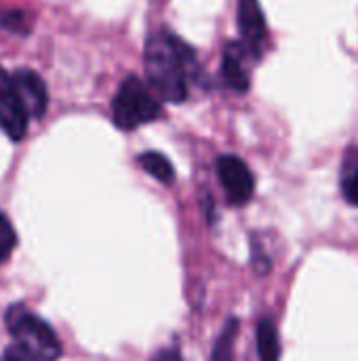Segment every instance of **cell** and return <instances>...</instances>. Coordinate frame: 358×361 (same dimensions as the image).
<instances>
[{
  "label": "cell",
  "instance_id": "obj_1",
  "mask_svg": "<svg viewBox=\"0 0 358 361\" xmlns=\"http://www.w3.org/2000/svg\"><path fill=\"white\" fill-rule=\"evenodd\" d=\"M196 66L192 47L171 32H156L146 44V76L165 102L181 104L188 97L190 70Z\"/></svg>",
  "mask_w": 358,
  "mask_h": 361
},
{
  "label": "cell",
  "instance_id": "obj_2",
  "mask_svg": "<svg viewBox=\"0 0 358 361\" xmlns=\"http://www.w3.org/2000/svg\"><path fill=\"white\" fill-rule=\"evenodd\" d=\"M4 324L15 338V345L34 357L40 361H57L61 357V343L55 330L23 305H13L4 315Z\"/></svg>",
  "mask_w": 358,
  "mask_h": 361
},
{
  "label": "cell",
  "instance_id": "obj_3",
  "mask_svg": "<svg viewBox=\"0 0 358 361\" xmlns=\"http://www.w3.org/2000/svg\"><path fill=\"white\" fill-rule=\"evenodd\" d=\"M160 116V104L152 95L148 82L137 76H127L114 99H112V118L114 125L122 131L137 129L139 125L152 123Z\"/></svg>",
  "mask_w": 358,
  "mask_h": 361
},
{
  "label": "cell",
  "instance_id": "obj_4",
  "mask_svg": "<svg viewBox=\"0 0 358 361\" xmlns=\"http://www.w3.org/2000/svg\"><path fill=\"white\" fill-rule=\"evenodd\" d=\"M215 167H217V178L226 190L228 201L238 207L247 205L255 192V178L249 165L234 154H222Z\"/></svg>",
  "mask_w": 358,
  "mask_h": 361
},
{
  "label": "cell",
  "instance_id": "obj_5",
  "mask_svg": "<svg viewBox=\"0 0 358 361\" xmlns=\"http://www.w3.org/2000/svg\"><path fill=\"white\" fill-rule=\"evenodd\" d=\"M30 114L15 89L11 72L0 68V129L15 142H19L27 131Z\"/></svg>",
  "mask_w": 358,
  "mask_h": 361
},
{
  "label": "cell",
  "instance_id": "obj_6",
  "mask_svg": "<svg viewBox=\"0 0 358 361\" xmlns=\"http://www.w3.org/2000/svg\"><path fill=\"white\" fill-rule=\"evenodd\" d=\"M11 78L15 82V89H17L27 114L34 118L44 116L46 106H49V91H46V85L40 78V74H36L34 70H27V68H19V70L11 72Z\"/></svg>",
  "mask_w": 358,
  "mask_h": 361
},
{
  "label": "cell",
  "instance_id": "obj_7",
  "mask_svg": "<svg viewBox=\"0 0 358 361\" xmlns=\"http://www.w3.org/2000/svg\"><path fill=\"white\" fill-rule=\"evenodd\" d=\"M238 27L243 34V44L260 55V47L268 30L260 0H238Z\"/></svg>",
  "mask_w": 358,
  "mask_h": 361
},
{
  "label": "cell",
  "instance_id": "obj_8",
  "mask_svg": "<svg viewBox=\"0 0 358 361\" xmlns=\"http://www.w3.org/2000/svg\"><path fill=\"white\" fill-rule=\"evenodd\" d=\"M247 55L253 59L260 57L251 49H247L243 42H230L224 51V57H222V76H224L226 85L236 93L249 91V85H251L249 72L245 70V57Z\"/></svg>",
  "mask_w": 358,
  "mask_h": 361
},
{
  "label": "cell",
  "instance_id": "obj_9",
  "mask_svg": "<svg viewBox=\"0 0 358 361\" xmlns=\"http://www.w3.org/2000/svg\"><path fill=\"white\" fill-rule=\"evenodd\" d=\"M340 190L348 205L358 207V146H348L340 165Z\"/></svg>",
  "mask_w": 358,
  "mask_h": 361
},
{
  "label": "cell",
  "instance_id": "obj_10",
  "mask_svg": "<svg viewBox=\"0 0 358 361\" xmlns=\"http://www.w3.org/2000/svg\"><path fill=\"white\" fill-rule=\"evenodd\" d=\"M260 361H281V336L270 317H262L255 330Z\"/></svg>",
  "mask_w": 358,
  "mask_h": 361
},
{
  "label": "cell",
  "instance_id": "obj_11",
  "mask_svg": "<svg viewBox=\"0 0 358 361\" xmlns=\"http://www.w3.org/2000/svg\"><path fill=\"white\" fill-rule=\"evenodd\" d=\"M137 161H139L141 169H143L146 173H150L152 178H156L158 182L171 184V182L175 180V169H173L171 161H169L165 154L154 152V150H148V152H141V154L137 157Z\"/></svg>",
  "mask_w": 358,
  "mask_h": 361
},
{
  "label": "cell",
  "instance_id": "obj_12",
  "mask_svg": "<svg viewBox=\"0 0 358 361\" xmlns=\"http://www.w3.org/2000/svg\"><path fill=\"white\" fill-rule=\"evenodd\" d=\"M236 336H238V319L230 317L226 322V326L222 328L217 341H215V347H213V353H211L209 361H232Z\"/></svg>",
  "mask_w": 358,
  "mask_h": 361
},
{
  "label": "cell",
  "instance_id": "obj_13",
  "mask_svg": "<svg viewBox=\"0 0 358 361\" xmlns=\"http://www.w3.org/2000/svg\"><path fill=\"white\" fill-rule=\"evenodd\" d=\"M17 245V235L11 224V220L0 212V264L11 256V252Z\"/></svg>",
  "mask_w": 358,
  "mask_h": 361
},
{
  "label": "cell",
  "instance_id": "obj_14",
  "mask_svg": "<svg viewBox=\"0 0 358 361\" xmlns=\"http://www.w3.org/2000/svg\"><path fill=\"white\" fill-rule=\"evenodd\" d=\"M0 27L15 32V34H27L30 32V19L21 11H0Z\"/></svg>",
  "mask_w": 358,
  "mask_h": 361
},
{
  "label": "cell",
  "instance_id": "obj_15",
  "mask_svg": "<svg viewBox=\"0 0 358 361\" xmlns=\"http://www.w3.org/2000/svg\"><path fill=\"white\" fill-rule=\"evenodd\" d=\"M251 267H253V271H255L260 277H266V275L272 271V260H270V256L266 254V250L262 247V243L255 241V237H253V241H251Z\"/></svg>",
  "mask_w": 358,
  "mask_h": 361
},
{
  "label": "cell",
  "instance_id": "obj_16",
  "mask_svg": "<svg viewBox=\"0 0 358 361\" xmlns=\"http://www.w3.org/2000/svg\"><path fill=\"white\" fill-rule=\"evenodd\" d=\"M4 361H40L38 357H34L32 353L23 351L21 347L17 345H11L6 351H4Z\"/></svg>",
  "mask_w": 358,
  "mask_h": 361
},
{
  "label": "cell",
  "instance_id": "obj_17",
  "mask_svg": "<svg viewBox=\"0 0 358 361\" xmlns=\"http://www.w3.org/2000/svg\"><path fill=\"white\" fill-rule=\"evenodd\" d=\"M152 361H181V353L177 347H167V349H160Z\"/></svg>",
  "mask_w": 358,
  "mask_h": 361
}]
</instances>
